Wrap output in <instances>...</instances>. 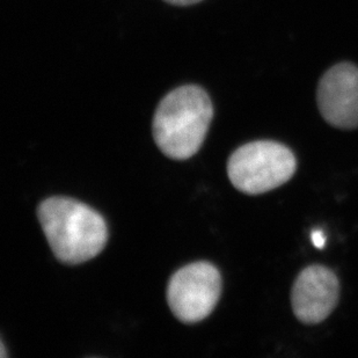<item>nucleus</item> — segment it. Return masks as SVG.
<instances>
[{"label": "nucleus", "mask_w": 358, "mask_h": 358, "mask_svg": "<svg viewBox=\"0 0 358 358\" xmlns=\"http://www.w3.org/2000/svg\"><path fill=\"white\" fill-rule=\"evenodd\" d=\"M38 217L51 250L63 264H78L94 259L108 240L103 217L77 199H44L38 206Z\"/></svg>", "instance_id": "nucleus-1"}, {"label": "nucleus", "mask_w": 358, "mask_h": 358, "mask_svg": "<svg viewBox=\"0 0 358 358\" xmlns=\"http://www.w3.org/2000/svg\"><path fill=\"white\" fill-rule=\"evenodd\" d=\"M213 117V103L203 88L195 85L176 88L157 108L153 138L166 157L189 159L201 149Z\"/></svg>", "instance_id": "nucleus-2"}, {"label": "nucleus", "mask_w": 358, "mask_h": 358, "mask_svg": "<svg viewBox=\"0 0 358 358\" xmlns=\"http://www.w3.org/2000/svg\"><path fill=\"white\" fill-rule=\"evenodd\" d=\"M297 169L294 155L287 146L257 141L240 146L227 162V174L239 192L260 195L287 183Z\"/></svg>", "instance_id": "nucleus-3"}, {"label": "nucleus", "mask_w": 358, "mask_h": 358, "mask_svg": "<svg viewBox=\"0 0 358 358\" xmlns=\"http://www.w3.org/2000/svg\"><path fill=\"white\" fill-rule=\"evenodd\" d=\"M222 294V278L216 266L199 261L181 268L169 280L167 301L183 324H196L211 315Z\"/></svg>", "instance_id": "nucleus-4"}, {"label": "nucleus", "mask_w": 358, "mask_h": 358, "mask_svg": "<svg viewBox=\"0 0 358 358\" xmlns=\"http://www.w3.org/2000/svg\"><path fill=\"white\" fill-rule=\"evenodd\" d=\"M317 102L324 121L335 128H358V68L342 62L324 72L319 81Z\"/></svg>", "instance_id": "nucleus-5"}, {"label": "nucleus", "mask_w": 358, "mask_h": 358, "mask_svg": "<svg viewBox=\"0 0 358 358\" xmlns=\"http://www.w3.org/2000/svg\"><path fill=\"white\" fill-rule=\"evenodd\" d=\"M340 283L329 268L310 266L294 280L291 291L294 315L305 324H320L336 308Z\"/></svg>", "instance_id": "nucleus-6"}, {"label": "nucleus", "mask_w": 358, "mask_h": 358, "mask_svg": "<svg viewBox=\"0 0 358 358\" xmlns=\"http://www.w3.org/2000/svg\"><path fill=\"white\" fill-rule=\"evenodd\" d=\"M312 243L315 247L318 248H322L326 243V237H324V232L320 230H315L312 232L311 236Z\"/></svg>", "instance_id": "nucleus-7"}, {"label": "nucleus", "mask_w": 358, "mask_h": 358, "mask_svg": "<svg viewBox=\"0 0 358 358\" xmlns=\"http://www.w3.org/2000/svg\"><path fill=\"white\" fill-rule=\"evenodd\" d=\"M165 1L173 5H179V6H188V5L199 3L201 0H165Z\"/></svg>", "instance_id": "nucleus-8"}, {"label": "nucleus", "mask_w": 358, "mask_h": 358, "mask_svg": "<svg viewBox=\"0 0 358 358\" xmlns=\"http://www.w3.org/2000/svg\"><path fill=\"white\" fill-rule=\"evenodd\" d=\"M6 356V352H5V345H3V343H1V355H0V357L3 358Z\"/></svg>", "instance_id": "nucleus-9"}]
</instances>
